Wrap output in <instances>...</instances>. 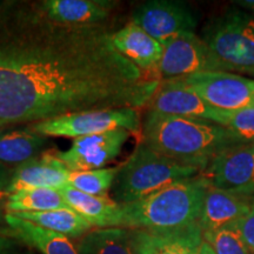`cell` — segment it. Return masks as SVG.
<instances>
[{"label": "cell", "mask_w": 254, "mask_h": 254, "mask_svg": "<svg viewBox=\"0 0 254 254\" xmlns=\"http://www.w3.org/2000/svg\"><path fill=\"white\" fill-rule=\"evenodd\" d=\"M105 25L67 26L38 1L0 2V119L33 124L69 113L147 106L160 80L114 49Z\"/></svg>", "instance_id": "obj_1"}, {"label": "cell", "mask_w": 254, "mask_h": 254, "mask_svg": "<svg viewBox=\"0 0 254 254\" xmlns=\"http://www.w3.org/2000/svg\"><path fill=\"white\" fill-rule=\"evenodd\" d=\"M140 140L158 153L194 167L200 173L220 152L245 142L218 124L152 111L142 120Z\"/></svg>", "instance_id": "obj_2"}, {"label": "cell", "mask_w": 254, "mask_h": 254, "mask_svg": "<svg viewBox=\"0 0 254 254\" xmlns=\"http://www.w3.org/2000/svg\"><path fill=\"white\" fill-rule=\"evenodd\" d=\"M208 189L201 174L170 184L138 201L120 205L116 227L168 231L195 224Z\"/></svg>", "instance_id": "obj_3"}, {"label": "cell", "mask_w": 254, "mask_h": 254, "mask_svg": "<svg viewBox=\"0 0 254 254\" xmlns=\"http://www.w3.org/2000/svg\"><path fill=\"white\" fill-rule=\"evenodd\" d=\"M200 174L194 167L185 166L152 150L140 140L119 172L111 190L113 200L119 205L138 201L164 189L170 184Z\"/></svg>", "instance_id": "obj_4"}, {"label": "cell", "mask_w": 254, "mask_h": 254, "mask_svg": "<svg viewBox=\"0 0 254 254\" xmlns=\"http://www.w3.org/2000/svg\"><path fill=\"white\" fill-rule=\"evenodd\" d=\"M201 39L226 72L254 77V15L232 8L206 24Z\"/></svg>", "instance_id": "obj_5"}, {"label": "cell", "mask_w": 254, "mask_h": 254, "mask_svg": "<svg viewBox=\"0 0 254 254\" xmlns=\"http://www.w3.org/2000/svg\"><path fill=\"white\" fill-rule=\"evenodd\" d=\"M141 124L139 110L116 109L69 113L44 122L30 124L28 126L33 131L47 138L66 136L77 139L80 136L99 134L116 128H124L131 134L140 135Z\"/></svg>", "instance_id": "obj_6"}, {"label": "cell", "mask_w": 254, "mask_h": 254, "mask_svg": "<svg viewBox=\"0 0 254 254\" xmlns=\"http://www.w3.org/2000/svg\"><path fill=\"white\" fill-rule=\"evenodd\" d=\"M155 74L159 80L182 79L204 72H226L195 32H189L164 44Z\"/></svg>", "instance_id": "obj_7"}, {"label": "cell", "mask_w": 254, "mask_h": 254, "mask_svg": "<svg viewBox=\"0 0 254 254\" xmlns=\"http://www.w3.org/2000/svg\"><path fill=\"white\" fill-rule=\"evenodd\" d=\"M179 80L222 112L254 106V78L233 72H204Z\"/></svg>", "instance_id": "obj_8"}, {"label": "cell", "mask_w": 254, "mask_h": 254, "mask_svg": "<svg viewBox=\"0 0 254 254\" xmlns=\"http://www.w3.org/2000/svg\"><path fill=\"white\" fill-rule=\"evenodd\" d=\"M200 174L214 189L254 196V141L220 152Z\"/></svg>", "instance_id": "obj_9"}, {"label": "cell", "mask_w": 254, "mask_h": 254, "mask_svg": "<svg viewBox=\"0 0 254 254\" xmlns=\"http://www.w3.org/2000/svg\"><path fill=\"white\" fill-rule=\"evenodd\" d=\"M132 23L164 45L178 36L194 32L198 17L185 2L151 0L133 11Z\"/></svg>", "instance_id": "obj_10"}, {"label": "cell", "mask_w": 254, "mask_h": 254, "mask_svg": "<svg viewBox=\"0 0 254 254\" xmlns=\"http://www.w3.org/2000/svg\"><path fill=\"white\" fill-rule=\"evenodd\" d=\"M129 135L126 129L116 128L74 139L67 151L52 148L51 152L69 172L99 170L118 157Z\"/></svg>", "instance_id": "obj_11"}, {"label": "cell", "mask_w": 254, "mask_h": 254, "mask_svg": "<svg viewBox=\"0 0 254 254\" xmlns=\"http://www.w3.org/2000/svg\"><path fill=\"white\" fill-rule=\"evenodd\" d=\"M148 111L166 116L200 119L226 127L230 113L208 105L179 79L163 80L147 105Z\"/></svg>", "instance_id": "obj_12"}, {"label": "cell", "mask_w": 254, "mask_h": 254, "mask_svg": "<svg viewBox=\"0 0 254 254\" xmlns=\"http://www.w3.org/2000/svg\"><path fill=\"white\" fill-rule=\"evenodd\" d=\"M129 231L135 254H198L204 243L198 222L168 231Z\"/></svg>", "instance_id": "obj_13"}, {"label": "cell", "mask_w": 254, "mask_h": 254, "mask_svg": "<svg viewBox=\"0 0 254 254\" xmlns=\"http://www.w3.org/2000/svg\"><path fill=\"white\" fill-rule=\"evenodd\" d=\"M254 207V196H246L209 186L205 194L198 225L202 233L236 224Z\"/></svg>", "instance_id": "obj_14"}, {"label": "cell", "mask_w": 254, "mask_h": 254, "mask_svg": "<svg viewBox=\"0 0 254 254\" xmlns=\"http://www.w3.org/2000/svg\"><path fill=\"white\" fill-rule=\"evenodd\" d=\"M117 2L110 0H41L38 5L47 18L67 26L105 25Z\"/></svg>", "instance_id": "obj_15"}, {"label": "cell", "mask_w": 254, "mask_h": 254, "mask_svg": "<svg viewBox=\"0 0 254 254\" xmlns=\"http://www.w3.org/2000/svg\"><path fill=\"white\" fill-rule=\"evenodd\" d=\"M71 172L59 159L46 151L33 160L27 161L13 170L11 183L5 193L12 194L27 189H62L68 185Z\"/></svg>", "instance_id": "obj_16"}, {"label": "cell", "mask_w": 254, "mask_h": 254, "mask_svg": "<svg viewBox=\"0 0 254 254\" xmlns=\"http://www.w3.org/2000/svg\"><path fill=\"white\" fill-rule=\"evenodd\" d=\"M112 44L120 55L134 64L136 67L155 74V69L163 56L164 46L138 25L131 21L120 30L114 31Z\"/></svg>", "instance_id": "obj_17"}, {"label": "cell", "mask_w": 254, "mask_h": 254, "mask_svg": "<svg viewBox=\"0 0 254 254\" xmlns=\"http://www.w3.org/2000/svg\"><path fill=\"white\" fill-rule=\"evenodd\" d=\"M49 138L27 127L0 129V163L14 170L49 151Z\"/></svg>", "instance_id": "obj_18"}, {"label": "cell", "mask_w": 254, "mask_h": 254, "mask_svg": "<svg viewBox=\"0 0 254 254\" xmlns=\"http://www.w3.org/2000/svg\"><path fill=\"white\" fill-rule=\"evenodd\" d=\"M5 221L8 226L7 234L9 237L31 246L40 254H78L74 244L63 234L14 214H6Z\"/></svg>", "instance_id": "obj_19"}, {"label": "cell", "mask_w": 254, "mask_h": 254, "mask_svg": "<svg viewBox=\"0 0 254 254\" xmlns=\"http://www.w3.org/2000/svg\"><path fill=\"white\" fill-rule=\"evenodd\" d=\"M66 204L94 228L116 227L120 205L112 198L86 194L66 185L59 189Z\"/></svg>", "instance_id": "obj_20"}, {"label": "cell", "mask_w": 254, "mask_h": 254, "mask_svg": "<svg viewBox=\"0 0 254 254\" xmlns=\"http://www.w3.org/2000/svg\"><path fill=\"white\" fill-rule=\"evenodd\" d=\"M74 245L78 254H135L131 231L122 227L93 228Z\"/></svg>", "instance_id": "obj_21"}, {"label": "cell", "mask_w": 254, "mask_h": 254, "mask_svg": "<svg viewBox=\"0 0 254 254\" xmlns=\"http://www.w3.org/2000/svg\"><path fill=\"white\" fill-rule=\"evenodd\" d=\"M19 218L32 221L47 230L57 232L71 239H79L94 228L87 220L69 207L46 212H25L15 213Z\"/></svg>", "instance_id": "obj_22"}, {"label": "cell", "mask_w": 254, "mask_h": 254, "mask_svg": "<svg viewBox=\"0 0 254 254\" xmlns=\"http://www.w3.org/2000/svg\"><path fill=\"white\" fill-rule=\"evenodd\" d=\"M65 199L57 189H27L8 194L7 213L46 212L52 209L67 208Z\"/></svg>", "instance_id": "obj_23"}, {"label": "cell", "mask_w": 254, "mask_h": 254, "mask_svg": "<svg viewBox=\"0 0 254 254\" xmlns=\"http://www.w3.org/2000/svg\"><path fill=\"white\" fill-rule=\"evenodd\" d=\"M120 165L114 167H104L99 170L71 172L68 186L82 193L97 196H107L114 179L119 172Z\"/></svg>", "instance_id": "obj_24"}, {"label": "cell", "mask_w": 254, "mask_h": 254, "mask_svg": "<svg viewBox=\"0 0 254 254\" xmlns=\"http://www.w3.org/2000/svg\"><path fill=\"white\" fill-rule=\"evenodd\" d=\"M204 240L213 249L215 254H251L236 224L204 233Z\"/></svg>", "instance_id": "obj_25"}, {"label": "cell", "mask_w": 254, "mask_h": 254, "mask_svg": "<svg viewBox=\"0 0 254 254\" xmlns=\"http://www.w3.org/2000/svg\"><path fill=\"white\" fill-rule=\"evenodd\" d=\"M226 128L245 142L254 141V106L230 113Z\"/></svg>", "instance_id": "obj_26"}, {"label": "cell", "mask_w": 254, "mask_h": 254, "mask_svg": "<svg viewBox=\"0 0 254 254\" xmlns=\"http://www.w3.org/2000/svg\"><path fill=\"white\" fill-rule=\"evenodd\" d=\"M236 226L239 230L246 246L249 247L250 252L254 253V207L251 209L249 214L236 222Z\"/></svg>", "instance_id": "obj_27"}, {"label": "cell", "mask_w": 254, "mask_h": 254, "mask_svg": "<svg viewBox=\"0 0 254 254\" xmlns=\"http://www.w3.org/2000/svg\"><path fill=\"white\" fill-rule=\"evenodd\" d=\"M12 174H13V170L0 163V192H6L11 183Z\"/></svg>", "instance_id": "obj_28"}, {"label": "cell", "mask_w": 254, "mask_h": 254, "mask_svg": "<svg viewBox=\"0 0 254 254\" xmlns=\"http://www.w3.org/2000/svg\"><path fill=\"white\" fill-rule=\"evenodd\" d=\"M236 4L239 6L240 9L247 12V13H250V12L254 13V0H241V1H237Z\"/></svg>", "instance_id": "obj_29"}, {"label": "cell", "mask_w": 254, "mask_h": 254, "mask_svg": "<svg viewBox=\"0 0 254 254\" xmlns=\"http://www.w3.org/2000/svg\"><path fill=\"white\" fill-rule=\"evenodd\" d=\"M14 246V240L9 239V238L0 236V250L12 249Z\"/></svg>", "instance_id": "obj_30"}, {"label": "cell", "mask_w": 254, "mask_h": 254, "mask_svg": "<svg viewBox=\"0 0 254 254\" xmlns=\"http://www.w3.org/2000/svg\"><path fill=\"white\" fill-rule=\"evenodd\" d=\"M198 254H215V252L213 251V249H212V247L204 240V243H202L201 246H200Z\"/></svg>", "instance_id": "obj_31"}, {"label": "cell", "mask_w": 254, "mask_h": 254, "mask_svg": "<svg viewBox=\"0 0 254 254\" xmlns=\"http://www.w3.org/2000/svg\"><path fill=\"white\" fill-rule=\"evenodd\" d=\"M0 254H33V253L19 252V251H14L13 249H6V250H0Z\"/></svg>", "instance_id": "obj_32"}, {"label": "cell", "mask_w": 254, "mask_h": 254, "mask_svg": "<svg viewBox=\"0 0 254 254\" xmlns=\"http://www.w3.org/2000/svg\"><path fill=\"white\" fill-rule=\"evenodd\" d=\"M6 126H9V125H7V124H6L5 122H2V120L0 119V129L4 128V127H6Z\"/></svg>", "instance_id": "obj_33"}, {"label": "cell", "mask_w": 254, "mask_h": 254, "mask_svg": "<svg viewBox=\"0 0 254 254\" xmlns=\"http://www.w3.org/2000/svg\"><path fill=\"white\" fill-rule=\"evenodd\" d=\"M0 2H1V1H0Z\"/></svg>", "instance_id": "obj_34"}]
</instances>
